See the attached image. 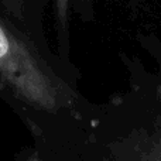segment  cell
I'll list each match as a JSON object with an SVG mask.
<instances>
[{
  "instance_id": "6da1fadb",
  "label": "cell",
  "mask_w": 161,
  "mask_h": 161,
  "mask_svg": "<svg viewBox=\"0 0 161 161\" xmlns=\"http://www.w3.org/2000/svg\"><path fill=\"white\" fill-rule=\"evenodd\" d=\"M0 92L42 113L74 112L76 91L48 61L37 42L0 13Z\"/></svg>"
},
{
  "instance_id": "7a4b0ae2",
  "label": "cell",
  "mask_w": 161,
  "mask_h": 161,
  "mask_svg": "<svg viewBox=\"0 0 161 161\" xmlns=\"http://www.w3.org/2000/svg\"><path fill=\"white\" fill-rule=\"evenodd\" d=\"M44 0H0V13L44 50Z\"/></svg>"
},
{
  "instance_id": "3957f363",
  "label": "cell",
  "mask_w": 161,
  "mask_h": 161,
  "mask_svg": "<svg viewBox=\"0 0 161 161\" xmlns=\"http://www.w3.org/2000/svg\"><path fill=\"white\" fill-rule=\"evenodd\" d=\"M68 11H69V0H55L57 23L61 30L59 33H67L68 30Z\"/></svg>"
},
{
  "instance_id": "277c9868",
  "label": "cell",
  "mask_w": 161,
  "mask_h": 161,
  "mask_svg": "<svg viewBox=\"0 0 161 161\" xmlns=\"http://www.w3.org/2000/svg\"><path fill=\"white\" fill-rule=\"evenodd\" d=\"M143 161H161V131L151 142V146L146 151Z\"/></svg>"
},
{
  "instance_id": "5b68a950",
  "label": "cell",
  "mask_w": 161,
  "mask_h": 161,
  "mask_svg": "<svg viewBox=\"0 0 161 161\" xmlns=\"http://www.w3.org/2000/svg\"><path fill=\"white\" fill-rule=\"evenodd\" d=\"M27 161H42L41 158H40L38 156H37V154H31L30 157H28V160Z\"/></svg>"
}]
</instances>
